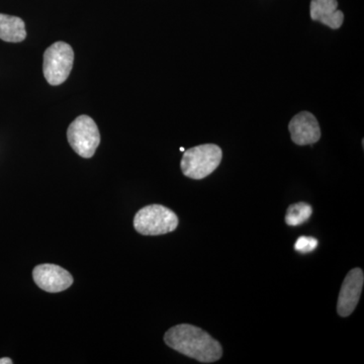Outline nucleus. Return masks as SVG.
Segmentation results:
<instances>
[{
    "mask_svg": "<svg viewBox=\"0 0 364 364\" xmlns=\"http://www.w3.org/2000/svg\"><path fill=\"white\" fill-rule=\"evenodd\" d=\"M164 342L170 348L198 363H215L223 356L220 342L193 325L181 324L170 328L165 333Z\"/></svg>",
    "mask_w": 364,
    "mask_h": 364,
    "instance_id": "obj_1",
    "label": "nucleus"
},
{
    "mask_svg": "<svg viewBox=\"0 0 364 364\" xmlns=\"http://www.w3.org/2000/svg\"><path fill=\"white\" fill-rule=\"evenodd\" d=\"M222 158V149L215 144H205L191 148L184 151L182 156V173L196 181L205 178L218 168Z\"/></svg>",
    "mask_w": 364,
    "mask_h": 364,
    "instance_id": "obj_2",
    "label": "nucleus"
},
{
    "mask_svg": "<svg viewBox=\"0 0 364 364\" xmlns=\"http://www.w3.org/2000/svg\"><path fill=\"white\" fill-rule=\"evenodd\" d=\"M178 217L170 208L161 205L144 207L134 218V227L144 236H159L171 233L178 226Z\"/></svg>",
    "mask_w": 364,
    "mask_h": 364,
    "instance_id": "obj_3",
    "label": "nucleus"
},
{
    "mask_svg": "<svg viewBox=\"0 0 364 364\" xmlns=\"http://www.w3.org/2000/svg\"><path fill=\"white\" fill-rule=\"evenodd\" d=\"M74 52L71 46L64 42H56L45 51L43 72L46 80L51 85L65 82L73 67Z\"/></svg>",
    "mask_w": 364,
    "mask_h": 364,
    "instance_id": "obj_4",
    "label": "nucleus"
},
{
    "mask_svg": "<svg viewBox=\"0 0 364 364\" xmlns=\"http://www.w3.org/2000/svg\"><path fill=\"white\" fill-rule=\"evenodd\" d=\"M67 139L79 156L91 158L100 144V130L90 117L82 114L69 126Z\"/></svg>",
    "mask_w": 364,
    "mask_h": 364,
    "instance_id": "obj_5",
    "label": "nucleus"
},
{
    "mask_svg": "<svg viewBox=\"0 0 364 364\" xmlns=\"http://www.w3.org/2000/svg\"><path fill=\"white\" fill-rule=\"evenodd\" d=\"M33 279L41 289L52 294L66 291L73 284L70 273L55 264L38 265L33 270Z\"/></svg>",
    "mask_w": 364,
    "mask_h": 364,
    "instance_id": "obj_6",
    "label": "nucleus"
},
{
    "mask_svg": "<svg viewBox=\"0 0 364 364\" xmlns=\"http://www.w3.org/2000/svg\"><path fill=\"white\" fill-rule=\"evenodd\" d=\"M364 284V274L360 268H354L345 277L340 291L337 313L341 317H348L355 310L360 299Z\"/></svg>",
    "mask_w": 364,
    "mask_h": 364,
    "instance_id": "obj_7",
    "label": "nucleus"
},
{
    "mask_svg": "<svg viewBox=\"0 0 364 364\" xmlns=\"http://www.w3.org/2000/svg\"><path fill=\"white\" fill-rule=\"evenodd\" d=\"M291 140L299 146L312 145L321 138V129L316 117L309 112L296 114L289 123Z\"/></svg>",
    "mask_w": 364,
    "mask_h": 364,
    "instance_id": "obj_8",
    "label": "nucleus"
},
{
    "mask_svg": "<svg viewBox=\"0 0 364 364\" xmlns=\"http://www.w3.org/2000/svg\"><path fill=\"white\" fill-rule=\"evenodd\" d=\"M337 0H312L311 1V18L320 21L333 30H337L344 21V14L337 9Z\"/></svg>",
    "mask_w": 364,
    "mask_h": 364,
    "instance_id": "obj_9",
    "label": "nucleus"
},
{
    "mask_svg": "<svg viewBox=\"0 0 364 364\" xmlns=\"http://www.w3.org/2000/svg\"><path fill=\"white\" fill-rule=\"evenodd\" d=\"M26 37V25L21 18L0 14V39L4 42L20 43Z\"/></svg>",
    "mask_w": 364,
    "mask_h": 364,
    "instance_id": "obj_10",
    "label": "nucleus"
},
{
    "mask_svg": "<svg viewBox=\"0 0 364 364\" xmlns=\"http://www.w3.org/2000/svg\"><path fill=\"white\" fill-rule=\"evenodd\" d=\"M313 208L309 203H296L289 205L286 215V223L289 226H299L310 219Z\"/></svg>",
    "mask_w": 364,
    "mask_h": 364,
    "instance_id": "obj_11",
    "label": "nucleus"
},
{
    "mask_svg": "<svg viewBox=\"0 0 364 364\" xmlns=\"http://www.w3.org/2000/svg\"><path fill=\"white\" fill-rule=\"evenodd\" d=\"M318 244L317 239L313 237L301 236L294 244V250L301 254L311 253L318 247Z\"/></svg>",
    "mask_w": 364,
    "mask_h": 364,
    "instance_id": "obj_12",
    "label": "nucleus"
},
{
    "mask_svg": "<svg viewBox=\"0 0 364 364\" xmlns=\"http://www.w3.org/2000/svg\"><path fill=\"white\" fill-rule=\"evenodd\" d=\"M0 364H13V360L11 358H1L0 359Z\"/></svg>",
    "mask_w": 364,
    "mask_h": 364,
    "instance_id": "obj_13",
    "label": "nucleus"
},
{
    "mask_svg": "<svg viewBox=\"0 0 364 364\" xmlns=\"http://www.w3.org/2000/svg\"><path fill=\"white\" fill-rule=\"evenodd\" d=\"M181 152H184V148H181Z\"/></svg>",
    "mask_w": 364,
    "mask_h": 364,
    "instance_id": "obj_14",
    "label": "nucleus"
}]
</instances>
